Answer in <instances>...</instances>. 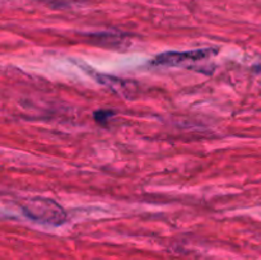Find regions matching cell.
Here are the masks:
<instances>
[{
	"mask_svg": "<svg viewBox=\"0 0 261 260\" xmlns=\"http://www.w3.org/2000/svg\"><path fill=\"white\" fill-rule=\"evenodd\" d=\"M22 211L30 219L51 226H60L66 221V212L55 200L35 196L22 204Z\"/></svg>",
	"mask_w": 261,
	"mask_h": 260,
	"instance_id": "1",
	"label": "cell"
},
{
	"mask_svg": "<svg viewBox=\"0 0 261 260\" xmlns=\"http://www.w3.org/2000/svg\"><path fill=\"white\" fill-rule=\"evenodd\" d=\"M218 53L217 48H199V50L190 51H166L160 54L152 60V65L154 66H178L182 64L200 61L204 59H209Z\"/></svg>",
	"mask_w": 261,
	"mask_h": 260,
	"instance_id": "2",
	"label": "cell"
},
{
	"mask_svg": "<svg viewBox=\"0 0 261 260\" xmlns=\"http://www.w3.org/2000/svg\"><path fill=\"white\" fill-rule=\"evenodd\" d=\"M115 115L114 111H109V110H99V111L94 112V119L99 124H106L110 119Z\"/></svg>",
	"mask_w": 261,
	"mask_h": 260,
	"instance_id": "3",
	"label": "cell"
}]
</instances>
